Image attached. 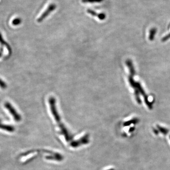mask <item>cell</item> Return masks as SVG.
<instances>
[{"label":"cell","mask_w":170,"mask_h":170,"mask_svg":"<svg viewBox=\"0 0 170 170\" xmlns=\"http://www.w3.org/2000/svg\"><path fill=\"white\" fill-rule=\"evenodd\" d=\"M0 87L3 89H5L7 88V85L5 82H4L2 79L0 78Z\"/></svg>","instance_id":"8"},{"label":"cell","mask_w":170,"mask_h":170,"mask_svg":"<svg viewBox=\"0 0 170 170\" xmlns=\"http://www.w3.org/2000/svg\"><path fill=\"white\" fill-rule=\"evenodd\" d=\"M98 18L100 20L103 21L106 18V15L104 13H99L98 15Z\"/></svg>","instance_id":"11"},{"label":"cell","mask_w":170,"mask_h":170,"mask_svg":"<svg viewBox=\"0 0 170 170\" xmlns=\"http://www.w3.org/2000/svg\"><path fill=\"white\" fill-rule=\"evenodd\" d=\"M87 12H88V14L92 15V16H96L97 17H98V14H97L96 12H94V11H93V10H89V9L88 10Z\"/></svg>","instance_id":"10"},{"label":"cell","mask_w":170,"mask_h":170,"mask_svg":"<svg viewBox=\"0 0 170 170\" xmlns=\"http://www.w3.org/2000/svg\"><path fill=\"white\" fill-rule=\"evenodd\" d=\"M126 63V65L128 67L129 72H130V74L128 77V82H129V84L131 85V87L134 89L135 98H136L137 102L139 104L141 103V101L140 100V96H139V93H140L144 97L145 101L146 104L148 105V107L151 109L152 107V104L149 101L148 96H147V95L145 94V92H144L142 87H141L140 84L139 82H135L133 78L135 74V71L132 60L130 59H128Z\"/></svg>","instance_id":"1"},{"label":"cell","mask_w":170,"mask_h":170,"mask_svg":"<svg viewBox=\"0 0 170 170\" xmlns=\"http://www.w3.org/2000/svg\"><path fill=\"white\" fill-rule=\"evenodd\" d=\"M3 48L2 47H1V49H0V57L2 56V52H3Z\"/></svg>","instance_id":"13"},{"label":"cell","mask_w":170,"mask_h":170,"mask_svg":"<svg viewBox=\"0 0 170 170\" xmlns=\"http://www.w3.org/2000/svg\"><path fill=\"white\" fill-rule=\"evenodd\" d=\"M0 129H2L6 132H12L15 131V128L12 126L10 125H6V124H2L0 123Z\"/></svg>","instance_id":"5"},{"label":"cell","mask_w":170,"mask_h":170,"mask_svg":"<svg viewBox=\"0 0 170 170\" xmlns=\"http://www.w3.org/2000/svg\"><path fill=\"white\" fill-rule=\"evenodd\" d=\"M0 44H1L3 46H5L7 49L8 51L9 52V55H11L12 53V49L10 45L9 44H8L5 40L3 39L2 38V35L0 33Z\"/></svg>","instance_id":"4"},{"label":"cell","mask_w":170,"mask_h":170,"mask_svg":"<svg viewBox=\"0 0 170 170\" xmlns=\"http://www.w3.org/2000/svg\"><path fill=\"white\" fill-rule=\"evenodd\" d=\"M156 31H157V30L155 28H153L152 29H150L149 32V39L150 40L153 41V40L154 39L155 36Z\"/></svg>","instance_id":"6"},{"label":"cell","mask_w":170,"mask_h":170,"mask_svg":"<svg viewBox=\"0 0 170 170\" xmlns=\"http://www.w3.org/2000/svg\"><path fill=\"white\" fill-rule=\"evenodd\" d=\"M169 38H170V34H169L165 36L164 38H163L162 40V41H163V42H165V41H166L167 40L169 39Z\"/></svg>","instance_id":"12"},{"label":"cell","mask_w":170,"mask_h":170,"mask_svg":"<svg viewBox=\"0 0 170 170\" xmlns=\"http://www.w3.org/2000/svg\"><path fill=\"white\" fill-rule=\"evenodd\" d=\"M103 0H82L84 3H93V2H100Z\"/></svg>","instance_id":"9"},{"label":"cell","mask_w":170,"mask_h":170,"mask_svg":"<svg viewBox=\"0 0 170 170\" xmlns=\"http://www.w3.org/2000/svg\"><path fill=\"white\" fill-rule=\"evenodd\" d=\"M56 9V5L52 3L47 8L46 11L44 12V13L41 15V16L38 19V22H43L44 19H45L48 15H49L52 12H53Z\"/></svg>","instance_id":"3"},{"label":"cell","mask_w":170,"mask_h":170,"mask_svg":"<svg viewBox=\"0 0 170 170\" xmlns=\"http://www.w3.org/2000/svg\"><path fill=\"white\" fill-rule=\"evenodd\" d=\"M5 107L9 111L11 115L12 116L14 120L17 122H19L22 120V117L19 113L16 111L15 108L9 102H6L5 104Z\"/></svg>","instance_id":"2"},{"label":"cell","mask_w":170,"mask_h":170,"mask_svg":"<svg viewBox=\"0 0 170 170\" xmlns=\"http://www.w3.org/2000/svg\"><path fill=\"white\" fill-rule=\"evenodd\" d=\"M22 22V20L21 18H15V19H13L12 22V24L14 26H18V25L21 24Z\"/></svg>","instance_id":"7"}]
</instances>
